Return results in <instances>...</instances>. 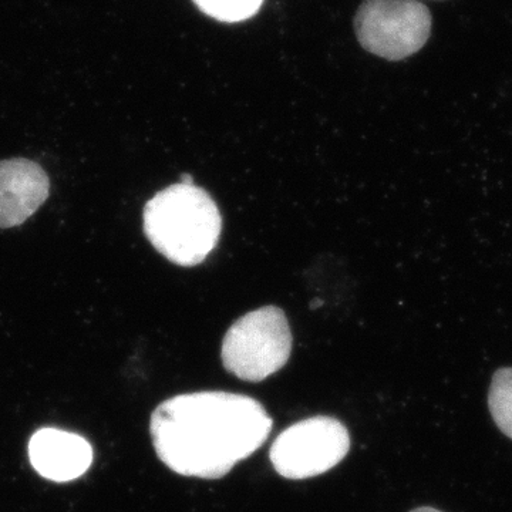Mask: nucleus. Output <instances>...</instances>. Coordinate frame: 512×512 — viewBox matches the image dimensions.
I'll use <instances>...</instances> for the list:
<instances>
[{
    "label": "nucleus",
    "instance_id": "9d476101",
    "mask_svg": "<svg viewBox=\"0 0 512 512\" xmlns=\"http://www.w3.org/2000/svg\"><path fill=\"white\" fill-rule=\"evenodd\" d=\"M181 183L194 184V178H192L191 175L183 174V175H181Z\"/></svg>",
    "mask_w": 512,
    "mask_h": 512
},
{
    "label": "nucleus",
    "instance_id": "6e6552de",
    "mask_svg": "<svg viewBox=\"0 0 512 512\" xmlns=\"http://www.w3.org/2000/svg\"><path fill=\"white\" fill-rule=\"evenodd\" d=\"M488 407L498 429L512 440V367L495 372L488 392Z\"/></svg>",
    "mask_w": 512,
    "mask_h": 512
},
{
    "label": "nucleus",
    "instance_id": "7ed1b4c3",
    "mask_svg": "<svg viewBox=\"0 0 512 512\" xmlns=\"http://www.w3.org/2000/svg\"><path fill=\"white\" fill-rule=\"evenodd\" d=\"M292 343L285 312L278 306H265L242 316L228 329L222 340V363L238 379L262 382L284 369Z\"/></svg>",
    "mask_w": 512,
    "mask_h": 512
},
{
    "label": "nucleus",
    "instance_id": "9b49d317",
    "mask_svg": "<svg viewBox=\"0 0 512 512\" xmlns=\"http://www.w3.org/2000/svg\"><path fill=\"white\" fill-rule=\"evenodd\" d=\"M412 512H441V511L436 510V508L421 507V508H416V510H413Z\"/></svg>",
    "mask_w": 512,
    "mask_h": 512
},
{
    "label": "nucleus",
    "instance_id": "f8f14e48",
    "mask_svg": "<svg viewBox=\"0 0 512 512\" xmlns=\"http://www.w3.org/2000/svg\"><path fill=\"white\" fill-rule=\"evenodd\" d=\"M322 305H323V301H320V299H315V301H313L311 303V308L316 309V306H322Z\"/></svg>",
    "mask_w": 512,
    "mask_h": 512
},
{
    "label": "nucleus",
    "instance_id": "1a4fd4ad",
    "mask_svg": "<svg viewBox=\"0 0 512 512\" xmlns=\"http://www.w3.org/2000/svg\"><path fill=\"white\" fill-rule=\"evenodd\" d=\"M264 0H194L201 12L221 22H242L252 18Z\"/></svg>",
    "mask_w": 512,
    "mask_h": 512
},
{
    "label": "nucleus",
    "instance_id": "39448f33",
    "mask_svg": "<svg viewBox=\"0 0 512 512\" xmlns=\"http://www.w3.org/2000/svg\"><path fill=\"white\" fill-rule=\"evenodd\" d=\"M350 450L349 431L332 417L299 421L282 431L269 451L279 476L305 480L328 473Z\"/></svg>",
    "mask_w": 512,
    "mask_h": 512
},
{
    "label": "nucleus",
    "instance_id": "0eeeda50",
    "mask_svg": "<svg viewBox=\"0 0 512 512\" xmlns=\"http://www.w3.org/2000/svg\"><path fill=\"white\" fill-rule=\"evenodd\" d=\"M29 458L40 476L56 483L82 477L93 463V448L82 436L59 429H42L33 434Z\"/></svg>",
    "mask_w": 512,
    "mask_h": 512
},
{
    "label": "nucleus",
    "instance_id": "423d86ee",
    "mask_svg": "<svg viewBox=\"0 0 512 512\" xmlns=\"http://www.w3.org/2000/svg\"><path fill=\"white\" fill-rule=\"evenodd\" d=\"M49 191V177L35 161H0V228L18 227L28 221L47 200Z\"/></svg>",
    "mask_w": 512,
    "mask_h": 512
},
{
    "label": "nucleus",
    "instance_id": "20e7f679",
    "mask_svg": "<svg viewBox=\"0 0 512 512\" xmlns=\"http://www.w3.org/2000/svg\"><path fill=\"white\" fill-rule=\"evenodd\" d=\"M431 13L419 0H365L357 9V40L367 52L399 62L419 52L431 33Z\"/></svg>",
    "mask_w": 512,
    "mask_h": 512
},
{
    "label": "nucleus",
    "instance_id": "f257e3e1",
    "mask_svg": "<svg viewBox=\"0 0 512 512\" xmlns=\"http://www.w3.org/2000/svg\"><path fill=\"white\" fill-rule=\"evenodd\" d=\"M271 416L244 394L197 392L165 400L151 414L161 461L184 477L221 478L268 440Z\"/></svg>",
    "mask_w": 512,
    "mask_h": 512
},
{
    "label": "nucleus",
    "instance_id": "f03ea898",
    "mask_svg": "<svg viewBox=\"0 0 512 512\" xmlns=\"http://www.w3.org/2000/svg\"><path fill=\"white\" fill-rule=\"evenodd\" d=\"M221 212L210 194L178 183L157 192L144 208V232L154 248L175 265H200L220 241Z\"/></svg>",
    "mask_w": 512,
    "mask_h": 512
}]
</instances>
